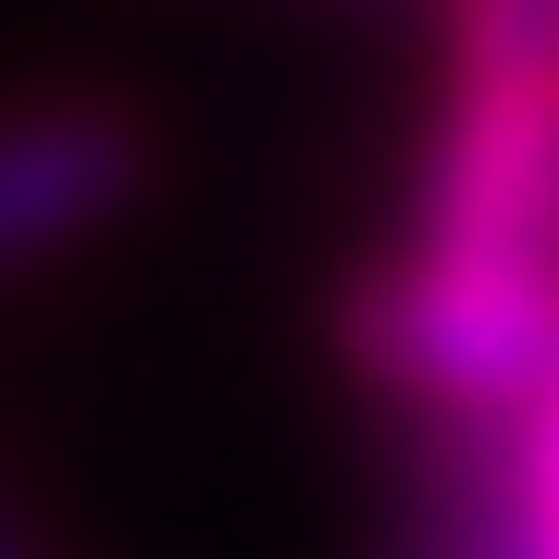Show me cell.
<instances>
[{
  "label": "cell",
  "instance_id": "cell-2",
  "mask_svg": "<svg viewBox=\"0 0 559 559\" xmlns=\"http://www.w3.org/2000/svg\"><path fill=\"white\" fill-rule=\"evenodd\" d=\"M411 212L436 249L559 261V62H448Z\"/></svg>",
  "mask_w": 559,
  "mask_h": 559
},
{
  "label": "cell",
  "instance_id": "cell-3",
  "mask_svg": "<svg viewBox=\"0 0 559 559\" xmlns=\"http://www.w3.org/2000/svg\"><path fill=\"white\" fill-rule=\"evenodd\" d=\"M150 150L138 124H124L112 100H38L0 124V274H25V261L100 237V224L138 200Z\"/></svg>",
  "mask_w": 559,
  "mask_h": 559
},
{
  "label": "cell",
  "instance_id": "cell-1",
  "mask_svg": "<svg viewBox=\"0 0 559 559\" xmlns=\"http://www.w3.org/2000/svg\"><path fill=\"white\" fill-rule=\"evenodd\" d=\"M348 348L373 385L460 423H522L559 385V261H498V249H436L385 261L348 299Z\"/></svg>",
  "mask_w": 559,
  "mask_h": 559
},
{
  "label": "cell",
  "instance_id": "cell-5",
  "mask_svg": "<svg viewBox=\"0 0 559 559\" xmlns=\"http://www.w3.org/2000/svg\"><path fill=\"white\" fill-rule=\"evenodd\" d=\"M448 62H559V0H448Z\"/></svg>",
  "mask_w": 559,
  "mask_h": 559
},
{
  "label": "cell",
  "instance_id": "cell-4",
  "mask_svg": "<svg viewBox=\"0 0 559 559\" xmlns=\"http://www.w3.org/2000/svg\"><path fill=\"white\" fill-rule=\"evenodd\" d=\"M510 559H559V385L510 423Z\"/></svg>",
  "mask_w": 559,
  "mask_h": 559
},
{
  "label": "cell",
  "instance_id": "cell-6",
  "mask_svg": "<svg viewBox=\"0 0 559 559\" xmlns=\"http://www.w3.org/2000/svg\"><path fill=\"white\" fill-rule=\"evenodd\" d=\"M0 559H38V535L13 522V498H0Z\"/></svg>",
  "mask_w": 559,
  "mask_h": 559
}]
</instances>
